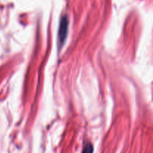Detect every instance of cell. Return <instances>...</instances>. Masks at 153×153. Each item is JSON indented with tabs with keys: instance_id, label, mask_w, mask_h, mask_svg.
I'll use <instances>...</instances> for the list:
<instances>
[{
	"instance_id": "6da1fadb",
	"label": "cell",
	"mask_w": 153,
	"mask_h": 153,
	"mask_svg": "<svg viewBox=\"0 0 153 153\" xmlns=\"http://www.w3.org/2000/svg\"><path fill=\"white\" fill-rule=\"evenodd\" d=\"M68 18L67 16H64L61 18L59 30H58V43H59L60 46H62L65 42L66 38L67 37V33H68Z\"/></svg>"
},
{
	"instance_id": "7a4b0ae2",
	"label": "cell",
	"mask_w": 153,
	"mask_h": 153,
	"mask_svg": "<svg viewBox=\"0 0 153 153\" xmlns=\"http://www.w3.org/2000/svg\"><path fill=\"white\" fill-rule=\"evenodd\" d=\"M93 152H94L93 146L91 143H88V144H87L86 146H85V147L84 148L82 153H93Z\"/></svg>"
}]
</instances>
